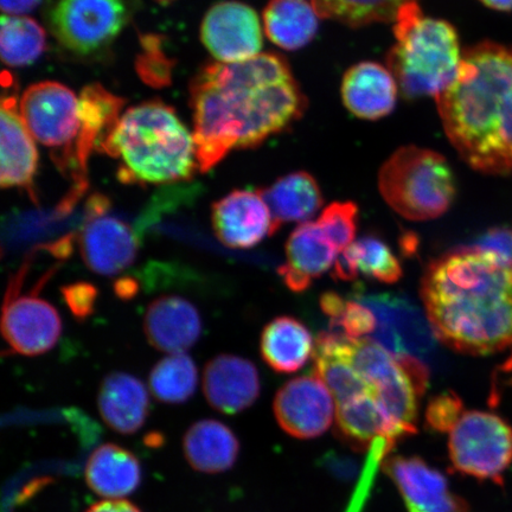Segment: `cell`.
I'll return each instance as SVG.
<instances>
[{
	"instance_id": "32",
	"label": "cell",
	"mask_w": 512,
	"mask_h": 512,
	"mask_svg": "<svg viewBox=\"0 0 512 512\" xmlns=\"http://www.w3.org/2000/svg\"><path fill=\"white\" fill-rule=\"evenodd\" d=\"M149 384L158 401L172 405L188 401L197 389L196 364L185 352L170 354L153 367Z\"/></svg>"
},
{
	"instance_id": "36",
	"label": "cell",
	"mask_w": 512,
	"mask_h": 512,
	"mask_svg": "<svg viewBox=\"0 0 512 512\" xmlns=\"http://www.w3.org/2000/svg\"><path fill=\"white\" fill-rule=\"evenodd\" d=\"M330 326L331 331L341 332L349 338L360 339L362 336L374 334L377 319L374 312L366 305L348 302L341 318Z\"/></svg>"
},
{
	"instance_id": "23",
	"label": "cell",
	"mask_w": 512,
	"mask_h": 512,
	"mask_svg": "<svg viewBox=\"0 0 512 512\" xmlns=\"http://www.w3.org/2000/svg\"><path fill=\"white\" fill-rule=\"evenodd\" d=\"M342 98L345 107L357 118L381 119L394 110L398 82L392 72L379 63H358L344 75Z\"/></svg>"
},
{
	"instance_id": "21",
	"label": "cell",
	"mask_w": 512,
	"mask_h": 512,
	"mask_svg": "<svg viewBox=\"0 0 512 512\" xmlns=\"http://www.w3.org/2000/svg\"><path fill=\"white\" fill-rule=\"evenodd\" d=\"M337 248L318 222H305L293 230L286 243V264L278 273L293 292H304L330 270L337 260Z\"/></svg>"
},
{
	"instance_id": "6",
	"label": "cell",
	"mask_w": 512,
	"mask_h": 512,
	"mask_svg": "<svg viewBox=\"0 0 512 512\" xmlns=\"http://www.w3.org/2000/svg\"><path fill=\"white\" fill-rule=\"evenodd\" d=\"M379 187L390 208L411 221L438 219L456 197L447 160L416 146L401 147L388 159L380 171Z\"/></svg>"
},
{
	"instance_id": "24",
	"label": "cell",
	"mask_w": 512,
	"mask_h": 512,
	"mask_svg": "<svg viewBox=\"0 0 512 512\" xmlns=\"http://www.w3.org/2000/svg\"><path fill=\"white\" fill-rule=\"evenodd\" d=\"M98 406L108 427L121 434H133L143 427L149 415V393L137 377L114 371L101 383Z\"/></svg>"
},
{
	"instance_id": "2",
	"label": "cell",
	"mask_w": 512,
	"mask_h": 512,
	"mask_svg": "<svg viewBox=\"0 0 512 512\" xmlns=\"http://www.w3.org/2000/svg\"><path fill=\"white\" fill-rule=\"evenodd\" d=\"M420 293L448 348L483 356L512 347V262L482 249H456L428 265Z\"/></svg>"
},
{
	"instance_id": "17",
	"label": "cell",
	"mask_w": 512,
	"mask_h": 512,
	"mask_svg": "<svg viewBox=\"0 0 512 512\" xmlns=\"http://www.w3.org/2000/svg\"><path fill=\"white\" fill-rule=\"evenodd\" d=\"M383 471L398 488L408 512H467L462 497L454 494L447 478L419 457H389Z\"/></svg>"
},
{
	"instance_id": "34",
	"label": "cell",
	"mask_w": 512,
	"mask_h": 512,
	"mask_svg": "<svg viewBox=\"0 0 512 512\" xmlns=\"http://www.w3.org/2000/svg\"><path fill=\"white\" fill-rule=\"evenodd\" d=\"M357 219L358 208L355 203L335 202L323 210L317 222L334 243L338 253H341L355 242Z\"/></svg>"
},
{
	"instance_id": "10",
	"label": "cell",
	"mask_w": 512,
	"mask_h": 512,
	"mask_svg": "<svg viewBox=\"0 0 512 512\" xmlns=\"http://www.w3.org/2000/svg\"><path fill=\"white\" fill-rule=\"evenodd\" d=\"M131 14V0H57L49 12V25L61 46L74 54L91 55L110 46Z\"/></svg>"
},
{
	"instance_id": "18",
	"label": "cell",
	"mask_w": 512,
	"mask_h": 512,
	"mask_svg": "<svg viewBox=\"0 0 512 512\" xmlns=\"http://www.w3.org/2000/svg\"><path fill=\"white\" fill-rule=\"evenodd\" d=\"M211 223L222 245L248 249L275 234L270 208L260 190H234L211 207Z\"/></svg>"
},
{
	"instance_id": "1",
	"label": "cell",
	"mask_w": 512,
	"mask_h": 512,
	"mask_svg": "<svg viewBox=\"0 0 512 512\" xmlns=\"http://www.w3.org/2000/svg\"><path fill=\"white\" fill-rule=\"evenodd\" d=\"M198 169L214 168L234 149H252L302 118L305 96L283 56L209 63L191 81Z\"/></svg>"
},
{
	"instance_id": "13",
	"label": "cell",
	"mask_w": 512,
	"mask_h": 512,
	"mask_svg": "<svg viewBox=\"0 0 512 512\" xmlns=\"http://www.w3.org/2000/svg\"><path fill=\"white\" fill-rule=\"evenodd\" d=\"M111 202L104 195L89 198L78 238L82 260L89 270L113 277L136 261L139 236L130 224L108 216Z\"/></svg>"
},
{
	"instance_id": "16",
	"label": "cell",
	"mask_w": 512,
	"mask_h": 512,
	"mask_svg": "<svg viewBox=\"0 0 512 512\" xmlns=\"http://www.w3.org/2000/svg\"><path fill=\"white\" fill-rule=\"evenodd\" d=\"M81 132L75 146L73 195L83 197L88 189V160L94 151L102 152L121 119L125 100L99 83L86 86L80 94Z\"/></svg>"
},
{
	"instance_id": "7",
	"label": "cell",
	"mask_w": 512,
	"mask_h": 512,
	"mask_svg": "<svg viewBox=\"0 0 512 512\" xmlns=\"http://www.w3.org/2000/svg\"><path fill=\"white\" fill-rule=\"evenodd\" d=\"M19 111L31 136L49 147L57 168L73 182L74 152L81 132L78 96L60 82H38L23 93Z\"/></svg>"
},
{
	"instance_id": "22",
	"label": "cell",
	"mask_w": 512,
	"mask_h": 512,
	"mask_svg": "<svg viewBox=\"0 0 512 512\" xmlns=\"http://www.w3.org/2000/svg\"><path fill=\"white\" fill-rule=\"evenodd\" d=\"M144 331L153 348L179 354L195 345L202 332L200 312L179 296L159 297L147 307Z\"/></svg>"
},
{
	"instance_id": "5",
	"label": "cell",
	"mask_w": 512,
	"mask_h": 512,
	"mask_svg": "<svg viewBox=\"0 0 512 512\" xmlns=\"http://www.w3.org/2000/svg\"><path fill=\"white\" fill-rule=\"evenodd\" d=\"M394 22L396 43L387 63L403 95L437 98L456 80L462 63L457 30L426 17L418 3L403 6Z\"/></svg>"
},
{
	"instance_id": "20",
	"label": "cell",
	"mask_w": 512,
	"mask_h": 512,
	"mask_svg": "<svg viewBox=\"0 0 512 512\" xmlns=\"http://www.w3.org/2000/svg\"><path fill=\"white\" fill-rule=\"evenodd\" d=\"M260 392L258 369L246 358L222 354L204 368L203 393L216 411L229 415L245 411Z\"/></svg>"
},
{
	"instance_id": "15",
	"label": "cell",
	"mask_w": 512,
	"mask_h": 512,
	"mask_svg": "<svg viewBox=\"0 0 512 512\" xmlns=\"http://www.w3.org/2000/svg\"><path fill=\"white\" fill-rule=\"evenodd\" d=\"M201 38L221 63H239L260 55L261 23L251 6L241 2L217 3L204 16Z\"/></svg>"
},
{
	"instance_id": "11",
	"label": "cell",
	"mask_w": 512,
	"mask_h": 512,
	"mask_svg": "<svg viewBox=\"0 0 512 512\" xmlns=\"http://www.w3.org/2000/svg\"><path fill=\"white\" fill-rule=\"evenodd\" d=\"M354 298L369 307L377 319L371 341L395 357H411L425 364L433 360L439 339L430 319L411 300L399 294L361 291Z\"/></svg>"
},
{
	"instance_id": "14",
	"label": "cell",
	"mask_w": 512,
	"mask_h": 512,
	"mask_svg": "<svg viewBox=\"0 0 512 512\" xmlns=\"http://www.w3.org/2000/svg\"><path fill=\"white\" fill-rule=\"evenodd\" d=\"M278 424L291 437L313 439L329 430L336 415V402L316 373L284 384L274 399Z\"/></svg>"
},
{
	"instance_id": "12",
	"label": "cell",
	"mask_w": 512,
	"mask_h": 512,
	"mask_svg": "<svg viewBox=\"0 0 512 512\" xmlns=\"http://www.w3.org/2000/svg\"><path fill=\"white\" fill-rule=\"evenodd\" d=\"M57 268L43 274L28 294L10 278L6 288L2 332L6 344L15 354L37 356L53 349L62 334L59 312L47 300L38 297Z\"/></svg>"
},
{
	"instance_id": "37",
	"label": "cell",
	"mask_w": 512,
	"mask_h": 512,
	"mask_svg": "<svg viewBox=\"0 0 512 512\" xmlns=\"http://www.w3.org/2000/svg\"><path fill=\"white\" fill-rule=\"evenodd\" d=\"M61 292L64 302L76 319L85 320L94 313L99 294L98 288L94 285L80 281L62 287Z\"/></svg>"
},
{
	"instance_id": "31",
	"label": "cell",
	"mask_w": 512,
	"mask_h": 512,
	"mask_svg": "<svg viewBox=\"0 0 512 512\" xmlns=\"http://www.w3.org/2000/svg\"><path fill=\"white\" fill-rule=\"evenodd\" d=\"M47 48L46 31L34 19L3 16L0 53L10 67H25L40 59Z\"/></svg>"
},
{
	"instance_id": "8",
	"label": "cell",
	"mask_w": 512,
	"mask_h": 512,
	"mask_svg": "<svg viewBox=\"0 0 512 512\" xmlns=\"http://www.w3.org/2000/svg\"><path fill=\"white\" fill-rule=\"evenodd\" d=\"M344 347L356 369L377 387L394 443L418 432L416 418L421 395L399 358L370 338L345 336Z\"/></svg>"
},
{
	"instance_id": "41",
	"label": "cell",
	"mask_w": 512,
	"mask_h": 512,
	"mask_svg": "<svg viewBox=\"0 0 512 512\" xmlns=\"http://www.w3.org/2000/svg\"><path fill=\"white\" fill-rule=\"evenodd\" d=\"M86 512H142L136 505L123 499H107L92 505Z\"/></svg>"
},
{
	"instance_id": "39",
	"label": "cell",
	"mask_w": 512,
	"mask_h": 512,
	"mask_svg": "<svg viewBox=\"0 0 512 512\" xmlns=\"http://www.w3.org/2000/svg\"><path fill=\"white\" fill-rule=\"evenodd\" d=\"M348 302L335 292H326L320 297V307L326 316L330 318V324L337 322L343 315Z\"/></svg>"
},
{
	"instance_id": "19",
	"label": "cell",
	"mask_w": 512,
	"mask_h": 512,
	"mask_svg": "<svg viewBox=\"0 0 512 512\" xmlns=\"http://www.w3.org/2000/svg\"><path fill=\"white\" fill-rule=\"evenodd\" d=\"M4 94L0 111V184L4 189L27 190L36 201L34 181L38 168L35 139L24 123L15 93Z\"/></svg>"
},
{
	"instance_id": "3",
	"label": "cell",
	"mask_w": 512,
	"mask_h": 512,
	"mask_svg": "<svg viewBox=\"0 0 512 512\" xmlns=\"http://www.w3.org/2000/svg\"><path fill=\"white\" fill-rule=\"evenodd\" d=\"M464 162L488 175L512 172V48L482 42L467 49L456 80L435 98Z\"/></svg>"
},
{
	"instance_id": "42",
	"label": "cell",
	"mask_w": 512,
	"mask_h": 512,
	"mask_svg": "<svg viewBox=\"0 0 512 512\" xmlns=\"http://www.w3.org/2000/svg\"><path fill=\"white\" fill-rule=\"evenodd\" d=\"M137 291L138 285L136 281L131 278L120 279L117 281V284H115V292L123 299L132 298Z\"/></svg>"
},
{
	"instance_id": "44",
	"label": "cell",
	"mask_w": 512,
	"mask_h": 512,
	"mask_svg": "<svg viewBox=\"0 0 512 512\" xmlns=\"http://www.w3.org/2000/svg\"><path fill=\"white\" fill-rule=\"evenodd\" d=\"M157 2L160 4H169L171 2H174V0H157Z\"/></svg>"
},
{
	"instance_id": "9",
	"label": "cell",
	"mask_w": 512,
	"mask_h": 512,
	"mask_svg": "<svg viewBox=\"0 0 512 512\" xmlns=\"http://www.w3.org/2000/svg\"><path fill=\"white\" fill-rule=\"evenodd\" d=\"M448 452L458 473L502 485L512 464V427L494 413L465 412L450 432Z\"/></svg>"
},
{
	"instance_id": "43",
	"label": "cell",
	"mask_w": 512,
	"mask_h": 512,
	"mask_svg": "<svg viewBox=\"0 0 512 512\" xmlns=\"http://www.w3.org/2000/svg\"><path fill=\"white\" fill-rule=\"evenodd\" d=\"M484 5L490 9L498 11L512 10V0H480Z\"/></svg>"
},
{
	"instance_id": "27",
	"label": "cell",
	"mask_w": 512,
	"mask_h": 512,
	"mask_svg": "<svg viewBox=\"0 0 512 512\" xmlns=\"http://www.w3.org/2000/svg\"><path fill=\"white\" fill-rule=\"evenodd\" d=\"M315 342L309 329L292 317H278L265 326L260 339L261 356L278 373H296L313 352Z\"/></svg>"
},
{
	"instance_id": "4",
	"label": "cell",
	"mask_w": 512,
	"mask_h": 512,
	"mask_svg": "<svg viewBox=\"0 0 512 512\" xmlns=\"http://www.w3.org/2000/svg\"><path fill=\"white\" fill-rule=\"evenodd\" d=\"M102 152L121 159L118 177L125 184L188 182L198 169L194 136L158 100L128 108Z\"/></svg>"
},
{
	"instance_id": "28",
	"label": "cell",
	"mask_w": 512,
	"mask_h": 512,
	"mask_svg": "<svg viewBox=\"0 0 512 512\" xmlns=\"http://www.w3.org/2000/svg\"><path fill=\"white\" fill-rule=\"evenodd\" d=\"M185 457L195 470L204 473L227 471L238 459L240 444L230 428L220 421L201 420L184 435Z\"/></svg>"
},
{
	"instance_id": "25",
	"label": "cell",
	"mask_w": 512,
	"mask_h": 512,
	"mask_svg": "<svg viewBox=\"0 0 512 512\" xmlns=\"http://www.w3.org/2000/svg\"><path fill=\"white\" fill-rule=\"evenodd\" d=\"M86 480L95 494L118 499L138 489L142 469L133 453L118 445L106 444L96 448L88 459Z\"/></svg>"
},
{
	"instance_id": "29",
	"label": "cell",
	"mask_w": 512,
	"mask_h": 512,
	"mask_svg": "<svg viewBox=\"0 0 512 512\" xmlns=\"http://www.w3.org/2000/svg\"><path fill=\"white\" fill-rule=\"evenodd\" d=\"M384 284H395L402 277L398 258L386 243L375 236H364L339 253L332 272L335 279L350 281L358 275Z\"/></svg>"
},
{
	"instance_id": "26",
	"label": "cell",
	"mask_w": 512,
	"mask_h": 512,
	"mask_svg": "<svg viewBox=\"0 0 512 512\" xmlns=\"http://www.w3.org/2000/svg\"><path fill=\"white\" fill-rule=\"evenodd\" d=\"M271 210L275 232L287 222L312 219L323 207V196L315 178L305 171L281 177L270 188L259 189Z\"/></svg>"
},
{
	"instance_id": "40",
	"label": "cell",
	"mask_w": 512,
	"mask_h": 512,
	"mask_svg": "<svg viewBox=\"0 0 512 512\" xmlns=\"http://www.w3.org/2000/svg\"><path fill=\"white\" fill-rule=\"evenodd\" d=\"M42 0H0L4 14L8 16H23L34 11Z\"/></svg>"
},
{
	"instance_id": "38",
	"label": "cell",
	"mask_w": 512,
	"mask_h": 512,
	"mask_svg": "<svg viewBox=\"0 0 512 512\" xmlns=\"http://www.w3.org/2000/svg\"><path fill=\"white\" fill-rule=\"evenodd\" d=\"M470 247L495 253L502 259L512 262V233L507 229H491Z\"/></svg>"
},
{
	"instance_id": "33",
	"label": "cell",
	"mask_w": 512,
	"mask_h": 512,
	"mask_svg": "<svg viewBox=\"0 0 512 512\" xmlns=\"http://www.w3.org/2000/svg\"><path fill=\"white\" fill-rule=\"evenodd\" d=\"M416 0H312L319 17L332 19L352 28L394 22L403 6Z\"/></svg>"
},
{
	"instance_id": "30",
	"label": "cell",
	"mask_w": 512,
	"mask_h": 512,
	"mask_svg": "<svg viewBox=\"0 0 512 512\" xmlns=\"http://www.w3.org/2000/svg\"><path fill=\"white\" fill-rule=\"evenodd\" d=\"M318 17L306 0H271L264 11L266 35L285 50L304 48L317 34Z\"/></svg>"
},
{
	"instance_id": "35",
	"label": "cell",
	"mask_w": 512,
	"mask_h": 512,
	"mask_svg": "<svg viewBox=\"0 0 512 512\" xmlns=\"http://www.w3.org/2000/svg\"><path fill=\"white\" fill-rule=\"evenodd\" d=\"M464 405L459 396L448 390L435 396L426 409V426L433 432H451L464 414Z\"/></svg>"
}]
</instances>
